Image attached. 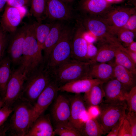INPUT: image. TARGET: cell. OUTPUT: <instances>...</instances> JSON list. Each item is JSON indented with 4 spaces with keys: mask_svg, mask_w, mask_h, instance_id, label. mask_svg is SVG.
I'll return each instance as SVG.
<instances>
[{
    "mask_svg": "<svg viewBox=\"0 0 136 136\" xmlns=\"http://www.w3.org/2000/svg\"><path fill=\"white\" fill-rule=\"evenodd\" d=\"M42 51L37 41L32 23L28 24L20 65L26 77L45 64Z\"/></svg>",
    "mask_w": 136,
    "mask_h": 136,
    "instance_id": "obj_1",
    "label": "cell"
},
{
    "mask_svg": "<svg viewBox=\"0 0 136 136\" xmlns=\"http://www.w3.org/2000/svg\"><path fill=\"white\" fill-rule=\"evenodd\" d=\"M91 64L90 62L81 61L72 57L59 66L49 70L53 79L59 87L74 81L91 78Z\"/></svg>",
    "mask_w": 136,
    "mask_h": 136,
    "instance_id": "obj_2",
    "label": "cell"
},
{
    "mask_svg": "<svg viewBox=\"0 0 136 136\" xmlns=\"http://www.w3.org/2000/svg\"><path fill=\"white\" fill-rule=\"evenodd\" d=\"M13 113L9 124L11 135L26 136L32 125L33 105L20 97L14 104Z\"/></svg>",
    "mask_w": 136,
    "mask_h": 136,
    "instance_id": "obj_3",
    "label": "cell"
},
{
    "mask_svg": "<svg viewBox=\"0 0 136 136\" xmlns=\"http://www.w3.org/2000/svg\"><path fill=\"white\" fill-rule=\"evenodd\" d=\"M52 79L50 71L44 64L27 76L20 97L33 105Z\"/></svg>",
    "mask_w": 136,
    "mask_h": 136,
    "instance_id": "obj_4",
    "label": "cell"
},
{
    "mask_svg": "<svg viewBox=\"0 0 136 136\" xmlns=\"http://www.w3.org/2000/svg\"><path fill=\"white\" fill-rule=\"evenodd\" d=\"M96 107L98 113L95 117L106 134L125 117L127 109L125 101L115 103H106L103 101Z\"/></svg>",
    "mask_w": 136,
    "mask_h": 136,
    "instance_id": "obj_5",
    "label": "cell"
},
{
    "mask_svg": "<svg viewBox=\"0 0 136 136\" xmlns=\"http://www.w3.org/2000/svg\"><path fill=\"white\" fill-rule=\"evenodd\" d=\"M73 32L68 27H64L57 43L52 50L46 64L51 70L72 58V42Z\"/></svg>",
    "mask_w": 136,
    "mask_h": 136,
    "instance_id": "obj_6",
    "label": "cell"
},
{
    "mask_svg": "<svg viewBox=\"0 0 136 136\" xmlns=\"http://www.w3.org/2000/svg\"><path fill=\"white\" fill-rule=\"evenodd\" d=\"M85 29L99 42L122 45L108 25L99 16L86 17L81 21Z\"/></svg>",
    "mask_w": 136,
    "mask_h": 136,
    "instance_id": "obj_7",
    "label": "cell"
},
{
    "mask_svg": "<svg viewBox=\"0 0 136 136\" xmlns=\"http://www.w3.org/2000/svg\"><path fill=\"white\" fill-rule=\"evenodd\" d=\"M26 76L22 67L19 65L12 71L3 98L5 105L12 107L21 97Z\"/></svg>",
    "mask_w": 136,
    "mask_h": 136,
    "instance_id": "obj_8",
    "label": "cell"
},
{
    "mask_svg": "<svg viewBox=\"0 0 136 136\" xmlns=\"http://www.w3.org/2000/svg\"><path fill=\"white\" fill-rule=\"evenodd\" d=\"M28 24H25L10 33L7 52L8 56L14 66L20 65L22 56L24 42L26 35Z\"/></svg>",
    "mask_w": 136,
    "mask_h": 136,
    "instance_id": "obj_9",
    "label": "cell"
},
{
    "mask_svg": "<svg viewBox=\"0 0 136 136\" xmlns=\"http://www.w3.org/2000/svg\"><path fill=\"white\" fill-rule=\"evenodd\" d=\"M135 13V8L119 7L111 8L103 15L98 16L108 25L115 35L124 27L130 17Z\"/></svg>",
    "mask_w": 136,
    "mask_h": 136,
    "instance_id": "obj_10",
    "label": "cell"
},
{
    "mask_svg": "<svg viewBox=\"0 0 136 136\" xmlns=\"http://www.w3.org/2000/svg\"><path fill=\"white\" fill-rule=\"evenodd\" d=\"M58 87L56 82L52 79L39 96L33 105L32 125L37 118L43 114L55 99L57 95Z\"/></svg>",
    "mask_w": 136,
    "mask_h": 136,
    "instance_id": "obj_11",
    "label": "cell"
},
{
    "mask_svg": "<svg viewBox=\"0 0 136 136\" xmlns=\"http://www.w3.org/2000/svg\"><path fill=\"white\" fill-rule=\"evenodd\" d=\"M27 11L25 7L16 8L7 5L0 20V26L2 29L10 33L15 31Z\"/></svg>",
    "mask_w": 136,
    "mask_h": 136,
    "instance_id": "obj_12",
    "label": "cell"
},
{
    "mask_svg": "<svg viewBox=\"0 0 136 136\" xmlns=\"http://www.w3.org/2000/svg\"><path fill=\"white\" fill-rule=\"evenodd\" d=\"M78 23L73 32L71 46L72 57L81 61L89 62L86 57L88 45L85 37L86 32L81 22Z\"/></svg>",
    "mask_w": 136,
    "mask_h": 136,
    "instance_id": "obj_13",
    "label": "cell"
},
{
    "mask_svg": "<svg viewBox=\"0 0 136 136\" xmlns=\"http://www.w3.org/2000/svg\"><path fill=\"white\" fill-rule=\"evenodd\" d=\"M71 104L69 122L79 131L87 118V108L80 94L69 97Z\"/></svg>",
    "mask_w": 136,
    "mask_h": 136,
    "instance_id": "obj_14",
    "label": "cell"
},
{
    "mask_svg": "<svg viewBox=\"0 0 136 136\" xmlns=\"http://www.w3.org/2000/svg\"><path fill=\"white\" fill-rule=\"evenodd\" d=\"M51 111L52 118L56 125L69 122L71 104L69 97L63 94L57 95Z\"/></svg>",
    "mask_w": 136,
    "mask_h": 136,
    "instance_id": "obj_15",
    "label": "cell"
},
{
    "mask_svg": "<svg viewBox=\"0 0 136 136\" xmlns=\"http://www.w3.org/2000/svg\"><path fill=\"white\" fill-rule=\"evenodd\" d=\"M105 94V102L115 103L125 101L128 91L121 83L114 78L102 84Z\"/></svg>",
    "mask_w": 136,
    "mask_h": 136,
    "instance_id": "obj_16",
    "label": "cell"
},
{
    "mask_svg": "<svg viewBox=\"0 0 136 136\" xmlns=\"http://www.w3.org/2000/svg\"><path fill=\"white\" fill-rule=\"evenodd\" d=\"M61 0H47V17L53 20H69L73 17L70 8Z\"/></svg>",
    "mask_w": 136,
    "mask_h": 136,
    "instance_id": "obj_17",
    "label": "cell"
},
{
    "mask_svg": "<svg viewBox=\"0 0 136 136\" xmlns=\"http://www.w3.org/2000/svg\"><path fill=\"white\" fill-rule=\"evenodd\" d=\"M104 82L96 79L86 78L67 83L58 87V91L80 94L87 92L94 85Z\"/></svg>",
    "mask_w": 136,
    "mask_h": 136,
    "instance_id": "obj_18",
    "label": "cell"
},
{
    "mask_svg": "<svg viewBox=\"0 0 136 136\" xmlns=\"http://www.w3.org/2000/svg\"><path fill=\"white\" fill-rule=\"evenodd\" d=\"M55 135L49 114H43L31 125L26 136H54Z\"/></svg>",
    "mask_w": 136,
    "mask_h": 136,
    "instance_id": "obj_19",
    "label": "cell"
},
{
    "mask_svg": "<svg viewBox=\"0 0 136 136\" xmlns=\"http://www.w3.org/2000/svg\"><path fill=\"white\" fill-rule=\"evenodd\" d=\"M97 54L90 61L91 63L109 62L115 58L117 51L124 47L107 42H100Z\"/></svg>",
    "mask_w": 136,
    "mask_h": 136,
    "instance_id": "obj_20",
    "label": "cell"
},
{
    "mask_svg": "<svg viewBox=\"0 0 136 136\" xmlns=\"http://www.w3.org/2000/svg\"><path fill=\"white\" fill-rule=\"evenodd\" d=\"M111 3L107 0H82L80 7L84 12L92 16H100L111 7Z\"/></svg>",
    "mask_w": 136,
    "mask_h": 136,
    "instance_id": "obj_21",
    "label": "cell"
},
{
    "mask_svg": "<svg viewBox=\"0 0 136 136\" xmlns=\"http://www.w3.org/2000/svg\"><path fill=\"white\" fill-rule=\"evenodd\" d=\"M114 75L113 64L105 62L91 63L90 73V78L105 82L115 78Z\"/></svg>",
    "mask_w": 136,
    "mask_h": 136,
    "instance_id": "obj_22",
    "label": "cell"
},
{
    "mask_svg": "<svg viewBox=\"0 0 136 136\" xmlns=\"http://www.w3.org/2000/svg\"><path fill=\"white\" fill-rule=\"evenodd\" d=\"M64 27L61 22H54L46 38L43 49L44 62L46 65L52 50L60 38Z\"/></svg>",
    "mask_w": 136,
    "mask_h": 136,
    "instance_id": "obj_23",
    "label": "cell"
},
{
    "mask_svg": "<svg viewBox=\"0 0 136 136\" xmlns=\"http://www.w3.org/2000/svg\"><path fill=\"white\" fill-rule=\"evenodd\" d=\"M113 64L115 78L121 83L125 89L129 91L136 86V75L120 65L115 63Z\"/></svg>",
    "mask_w": 136,
    "mask_h": 136,
    "instance_id": "obj_24",
    "label": "cell"
},
{
    "mask_svg": "<svg viewBox=\"0 0 136 136\" xmlns=\"http://www.w3.org/2000/svg\"><path fill=\"white\" fill-rule=\"evenodd\" d=\"M102 84L94 85L84 93L83 97L87 109L91 107H96L103 101L105 94Z\"/></svg>",
    "mask_w": 136,
    "mask_h": 136,
    "instance_id": "obj_25",
    "label": "cell"
},
{
    "mask_svg": "<svg viewBox=\"0 0 136 136\" xmlns=\"http://www.w3.org/2000/svg\"><path fill=\"white\" fill-rule=\"evenodd\" d=\"M11 63L9 57H4L0 61V96L4 97L7 84L12 74Z\"/></svg>",
    "mask_w": 136,
    "mask_h": 136,
    "instance_id": "obj_26",
    "label": "cell"
},
{
    "mask_svg": "<svg viewBox=\"0 0 136 136\" xmlns=\"http://www.w3.org/2000/svg\"><path fill=\"white\" fill-rule=\"evenodd\" d=\"M79 131L81 136H101L106 134L95 117L85 121Z\"/></svg>",
    "mask_w": 136,
    "mask_h": 136,
    "instance_id": "obj_27",
    "label": "cell"
},
{
    "mask_svg": "<svg viewBox=\"0 0 136 136\" xmlns=\"http://www.w3.org/2000/svg\"><path fill=\"white\" fill-rule=\"evenodd\" d=\"M30 12L37 21L42 23L47 17V0H31Z\"/></svg>",
    "mask_w": 136,
    "mask_h": 136,
    "instance_id": "obj_28",
    "label": "cell"
},
{
    "mask_svg": "<svg viewBox=\"0 0 136 136\" xmlns=\"http://www.w3.org/2000/svg\"><path fill=\"white\" fill-rule=\"evenodd\" d=\"M54 23L43 24L37 21L32 23L37 41L42 50L46 39Z\"/></svg>",
    "mask_w": 136,
    "mask_h": 136,
    "instance_id": "obj_29",
    "label": "cell"
},
{
    "mask_svg": "<svg viewBox=\"0 0 136 136\" xmlns=\"http://www.w3.org/2000/svg\"><path fill=\"white\" fill-rule=\"evenodd\" d=\"M122 48L119 50L117 53L115 57V63L123 66L136 75V64L129 56L122 49Z\"/></svg>",
    "mask_w": 136,
    "mask_h": 136,
    "instance_id": "obj_30",
    "label": "cell"
},
{
    "mask_svg": "<svg viewBox=\"0 0 136 136\" xmlns=\"http://www.w3.org/2000/svg\"><path fill=\"white\" fill-rule=\"evenodd\" d=\"M55 135L60 136H81L79 131L69 122L56 125Z\"/></svg>",
    "mask_w": 136,
    "mask_h": 136,
    "instance_id": "obj_31",
    "label": "cell"
},
{
    "mask_svg": "<svg viewBox=\"0 0 136 136\" xmlns=\"http://www.w3.org/2000/svg\"><path fill=\"white\" fill-rule=\"evenodd\" d=\"M135 33V32L122 28L117 32L116 35L119 42H121L127 47L134 41Z\"/></svg>",
    "mask_w": 136,
    "mask_h": 136,
    "instance_id": "obj_32",
    "label": "cell"
},
{
    "mask_svg": "<svg viewBox=\"0 0 136 136\" xmlns=\"http://www.w3.org/2000/svg\"><path fill=\"white\" fill-rule=\"evenodd\" d=\"M125 100L128 113L136 114V86L128 92Z\"/></svg>",
    "mask_w": 136,
    "mask_h": 136,
    "instance_id": "obj_33",
    "label": "cell"
},
{
    "mask_svg": "<svg viewBox=\"0 0 136 136\" xmlns=\"http://www.w3.org/2000/svg\"><path fill=\"white\" fill-rule=\"evenodd\" d=\"M9 35L1 28L0 33V61L4 57L5 51L7 49Z\"/></svg>",
    "mask_w": 136,
    "mask_h": 136,
    "instance_id": "obj_34",
    "label": "cell"
},
{
    "mask_svg": "<svg viewBox=\"0 0 136 136\" xmlns=\"http://www.w3.org/2000/svg\"><path fill=\"white\" fill-rule=\"evenodd\" d=\"M13 111V107L5 105L0 108V126L5 123Z\"/></svg>",
    "mask_w": 136,
    "mask_h": 136,
    "instance_id": "obj_35",
    "label": "cell"
},
{
    "mask_svg": "<svg viewBox=\"0 0 136 136\" xmlns=\"http://www.w3.org/2000/svg\"><path fill=\"white\" fill-rule=\"evenodd\" d=\"M125 118L130 124L131 133L132 136H136V114L127 113L126 114Z\"/></svg>",
    "mask_w": 136,
    "mask_h": 136,
    "instance_id": "obj_36",
    "label": "cell"
},
{
    "mask_svg": "<svg viewBox=\"0 0 136 136\" xmlns=\"http://www.w3.org/2000/svg\"><path fill=\"white\" fill-rule=\"evenodd\" d=\"M87 42L86 57L90 62V61L94 58L97 54L98 48L94 45L92 42L88 41Z\"/></svg>",
    "mask_w": 136,
    "mask_h": 136,
    "instance_id": "obj_37",
    "label": "cell"
},
{
    "mask_svg": "<svg viewBox=\"0 0 136 136\" xmlns=\"http://www.w3.org/2000/svg\"><path fill=\"white\" fill-rule=\"evenodd\" d=\"M118 136H132L130 124L125 117L119 131Z\"/></svg>",
    "mask_w": 136,
    "mask_h": 136,
    "instance_id": "obj_38",
    "label": "cell"
},
{
    "mask_svg": "<svg viewBox=\"0 0 136 136\" xmlns=\"http://www.w3.org/2000/svg\"><path fill=\"white\" fill-rule=\"evenodd\" d=\"M123 28L135 32L136 30V13L129 18Z\"/></svg>",
    "mask_w": 136,
    "mask_h": 136,
    "instance_id": "obj_39",
    "label": "cell"
},
{
    "mask_svg": "<svg viewBox=\"0 0 136 136\" xmlns=\"http://www.w3.org/2000/svg\"><path fill=\"white\" fill-rule=\"evenodd\" d=\"M31 0H8L7 5L11 7L18 8L25 7L30 3Z\"/></svg>",
    "mask_w": 136,
    "mask_h": 136,
    "instance_id": "obj_40",
    "label": "cell"
},
{
    "mask_svg": "<svg viewBox=\"0 0 136 136\" xmlns=\"http://www.w3.org/2000/svg\"><path fill=\"white\" fill-rule=\"evenodd\" d=\"M125 117L118 122L108 133L107 136H118V133L122 125Z\"/></svg>",
    "mask_w": 136,
    "mask_h": 136,
    "instance_id": "obj_41",
    "label": "cell"
},
{
    "mask_svg": "<svg viewBox=\"0 0 136 136\" xmlns=\"http://www.w3.org/2000/svg\"><path fill=\"white\" fill-rule=\"evenodd\" d=\"M122 49L129 56L135 64H136V52L129 51L124 47Z\"/></svg>",
    "mask_w": 136,
    "mask_h": 136,
    "instance_id": "obj_42",
    "label": "cell"
},
{
    "mask_svg": "<svg viewBox=\"0 0 136 136\" xmlns=\"http://www.w3.org/2000/svg\"><path fill=\"white\" fill-rule=\"evenodd\" d=\"M9 124L5 123L0 126V136H5L6 132L8 131Z\"/></svg>",
    "mask_w": 136,
    "mask_h": 136,
    "instance_id": "obj_43",
    "label": "cell"
},
{
    "mask_svg": "<svg viewBox=\"0 0 136 136\" xmlns=\"http://www.w3.org/2000/svg\"><path fill=\"white\" fill-rule=\"evenodd\" d=\"M126 48L131 51L136 52V42L133 41Z\"/></svg>",
    "mask_w": 136,
    "mask_h": 136,
    "instance_id": "obj_44",
    "label": "cell"
},
{
    "mask_svg": "<svg viewBox=\"0 0 136 136\" xmlns=\"http://www.w3.org/2000/svg\"><path fill=\"white\" fill-rule=\"evenodd\" d=\"M7 0H0V12L2 11Z\"/></svg>",
    "mask_w": 136,
    "mask_h": 136,
    "instance_id": "obj_45",
    "label": "cell"
},
{
    "mask_svg": "<svg viewBox=\"0 0 136 136\" xmlns=\"http://www.w3.org/2000/svg\"><path fill=\"white\" fill-rule=\"evenodd\" d=\"M5 105L4 103L3 98L0 96V108Z\"/></svg>",
    "mask_w": 136,
    "mask_h": 136,
    "instance_id": "obj_46",
    "label": "cell"
},
{
    "mask_svg": "<svg viewBox=\"0 0 136 136\" xmlns=\"http://www.w3.org/2000/svg\"><path fill=\"white\" fill-rule=\"evenodd\" d=\"M65 3H70L73 2L74 0H61Z\"/></svg>",
    "mask_w": 136,
    "mask_h": 136,
    "instance_id": "obj_47",
    "label": "cell"
},
{
    "mask_svg": "<svg viewBox=\"0 0 136 136\" xmlns=\"http://www.w3.org/2000/svg\"><path fill=\"white\" fill-rule=\"evenodd\" d=\"M1 29V26L0 25V33Z\"/></svg>",
    "mask_w": 136,
    "mask_h": 136,
    "instance_id": "obj_48",
    "label": "cell"
},
{
    "mask_svg": "<svg viewBox=\"0 0 136 136\" xmlns=\"http://www.w3.org/2000/svg\"><path fill=\"white\" fill-rule=\"evenodd\" d=\"M8 0H7V1H8Z\"/></svg>",
    "mask_w": 136,
    "mask_h": 136,
    "instance_id": "obj_49",
    "label": "cell"
},
{
    "mask_svg": "<svg viewBox=\"0 0 136 136\" xmlns=\"http://www.w3.org/2000/svg\"></svg>",
    "mask_w": 136,
    "mask_h": 136,
    "instance_id": "obj_50",
    "label": "cell"
}]
</instances>
